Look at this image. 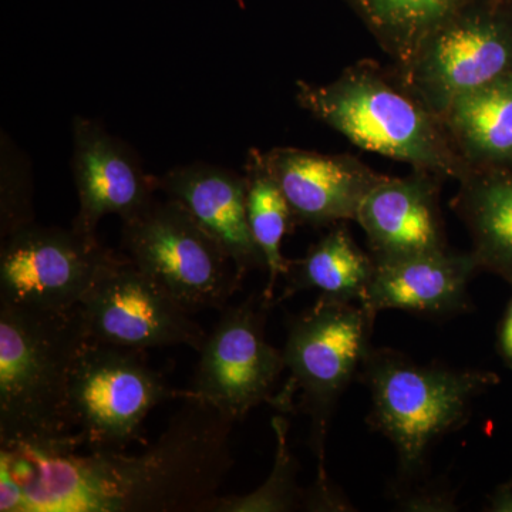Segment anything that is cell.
Wrapping results in <instances>:
<instances>
[{"instance_id":"obj_1","label":"cell","mask_w":512,"mask_h":512,"mask_svg":"<svg viewBox=\"0 0 512 512\" xmlns=\"http://www.w3.org/2000/svg\"><path fill=\"white\" fill-rule=\"evenodd\" d=\"M184 397L156 443L136 456L2 448L0 511H207L234 464L229 437L235 420Z\"/></svg>"},{"instance_id":"obj_2","label":"cell","mask_w":512,"mask_h":512,"mask_svg":"<svg viewBox=\"0 0 512 512\" xmlns=\"http://www.w3.org/2000/svg\"><path fill=\"white\" fill-rule=\"evenodd\" d=\"M89 340L79 305L37 311L0 302V448L79 450L69 390Z\"/></svg>"},{"instance_id":"obj_3","label":"cell","mask_w":512,"mask_h":512,"mask_svg":"<svg viewBox=\"0 0 512 512\" xmlns=\"http://www.w3.org/2000/svg\"><path fill=\"white\" fill-rule=\"evenodd\" d=\"M296 100L350 143L392 160L460 181L470 173L443 120L376 63L359 62L326 84L296 83Z\"/></svg>"},{"instance_id":"obj_4","label":"cell","mask_w":512,"mask_h":512,"mask_svg":"<svg viewBox=\"0 0 512 512\" xmlns=\"http://www.w3.org/2000/svg\"><path fill=\"white\" fill-rule=\"evenodd\" d=\"M359 379L372 397L369 421L396 450L400 476H423L431 447L467 423L478 397L501 382L490 370L419 365L389 348L370 349Z\"/></svg>"},{"instance_id":"obj_5","label":"cell","mask_w":512,"mask_h":512,"mask_svg":"<svg viewBox=\"0 0 512 512\" xmlns=\"http://www.w3.org/2000/svg\"><path fill=\"white\" fill-rule=\"evenodd\" d=\"M375 318L360 303L319 296L311 308L288 322L284 353L289 377L271 404L281 413L302 412L311 419L309 443L326 473V439L340 397L359 377L372 349Z\"/></svg>"},{"instance_id":"obj_6","label":"cell","mask_w":512,"mask_h":512,"mask_svg":"<svg viewBox=\"0 0 512 512\" xmlns=\"http://www.w3.org/2000/svg\"><path fill=\"white\" fill-rule=\"evenodd\" d=\"M394 70L441 119L458 97L512 76L511 0H466Z\"/></svg>"},{"instance_id":"obj_7","label":"cell","mask_w":512,"mask_h":512,"mask_svg":"<svg viewBox=\"0 0 512 512\" xmlns=\"http://www.w3.org/2000/svg\"><path fill=\"white\" fill-rule=\"evenodd\" d=\"M123 248L144 274L190 313L222 311L244 279L224 249L168 198H154L123 221Z\"/></svg>"},{"instance_id":"obj_8","label":"cell","mask_w":512,"mask_h":512,"mask_svg":"<svg viewBox=\"0 0 512 512\" xmlns=\"http://www.w3.org/2000/svg\"><path fill=\"white\" fill-rule=\"evenodd\" d=\"M174 394L144 350L89 340L70 379L74 443L87 451H126L151 410Z\"/></svg>"},{"instance_id":"obj_9","label":"cell","mask_w":512,"mask_h":512,"mask_svg":"<svg viewBox=\"0 0 512 512\" xmlns=\"http://www.w3.org/2000/svg\"><path fill=\"white\" fill-rule=\"evenodd\" d=\"M79 309L94 342L144 352L185 345L200 352L207 339L191 313L127 255L111 256Z\"/></svg>"},{"instance_id":"obj_10","label":"cell","mask_w":512,"mask_h":512,"mask_svg":"<svg viewBox=\"0 0 512 512\" xmlns=\"http://www.w3.org/2000/svg\"><path fill=\"white\" fill-rule=\"evenodd\" d=\"M268 303L255 295L225 306L221 318L200 350L192 387L184 396L217 407L235 421L259 404L271 403L284 353L265 338Z\"/></svg>"},{"instance_id":"obj_11","label":"cell","mask_w":512,"mask_h":512,"mask_svg":"<svg viewBox=\"0 0 512 512\" xmlns=\"http://www.w3.org/2000/svg\"><path fill=\"white\" fill-rule=\"evenodd\" d=\"M113 251L76 229L29 225L2 239L0 302L37 311L76 308Z\"/></svg>"},{"instance_id":"obj_12","label":"cell","mask_w":512,"mask_h":512,"mask_svg":"<svg viewBox=\"0 0 512 512\" xmlns=\"http://www.w3.org/2000/svg\"><path fill=\"white\" fill-rule=\"evenodd\" d=\"M261 156L284 194L295 224L309 227L356 221L366 195L384 177L348 154L278 147Z\"/></svg>"},{"instance_id":"obj_13","label":"cell","mask_w":512,"mask_h":512,"mask_svg":"<svg viewBox=\"0 0 512 512\" xmlns=\"http://www.w3.org/2000/svg\"><path fill=\"white\" fill-rule=\"evenodd\" d=\"M73 177L79 195V212L72 228L97 237L106 215L126 221L154 200L156 178L144 173L140 161L96 121L74 117Z\"/></svg>"},{"instance_id":"obj_14","label":"cell","mask_w":512,"mask_h":512,"mask_svg":"<svg viewBox=\"0 0 512 512\" xmlns=\"http://www.w3.org/2000/svg\"><path fill=\"white\" fill-rule=\"evenodd\" d=\"M441 180L429 171L413 170L406 177L384 175L370 190L355 222L365 231L375 262L448 249L440 207Z\"/></svg>"},{"instance_id":"obj_15","label":"cell","mask_w":512,"mask_h":512,"mask_svg":"<svg viewBox=\"0 0 512 512\" xmlns=\"http://www.w3.org/2000/svg\"><path fill=\"white\" fill-rule=\"evenodd\" d=\"M154 178L157 190L177 202L224 249L242 278L266 269L249 229L247 178L205 163L181 165Z\"/></svg>"},{"instance_id":"obj_16","label":"cell","mask_w":512,"mask_h":512,"mask_svg":"<svg viewBox=\"0 0 512 512\" xmlns=\"http://www.w3.org/2000/svg\"><path fill=\"white\" fill-rule=\"evenodd\" d=\"M375 264L362 303L375 319L387 309L426 316L467 312L471 306L468 284L481 271L473 252L450 248Z\"/></svg>"},{"instance_id":"obj_17","label":"cell","mask_w":512,"mask_h":512,"mask_svg":"<svg viewBox=\"0 0 512 512\" xmlns=\"http://www.w3.org/2000/svg\"><path fill=\"white\" fill-rule=\"evenodd\" d=\"M458 183L453 208L466 225L481 271L512 285V168L471 170Z\"/></svg>"},{"instance_id":"obj_18","label":"cell","mask_w":512,"mask_h":512,"mask_svg":"<svg viewBox=\"0 0 512 512\" xmlns=\"http://www.w3.org/2000/svg\"><path fill=\"white\" fill-rule=\"evenodd\" d=\"M441 120L471 170L512 168V76L458 97Z\"/></svg>"},{"instance_id":"obj_19","label":"cell","mask_w":512,"mask_h":512,"mask_svg":"<svg viewBox=\"0 0 512 512\" xmlns=\"http://www.w3.org/2000/svg\"><path fill=\"white\" fill-rule=\"evenodd\" d=\"M375 269L373 256L356 244L345 222H340L332 225L302 259L291 262L284 298L318 291L323 298L362 305Z\"/></svg>"},{"instance_id":"obj_20","label":"cell","mask_w":512,"mask_h":512,"mask_svg":"<svg viewBox=\"0 0 512 512\" xmlns=\"http://www.w3.org/2000/svg\"><path fill=\"white\" fill-rule=\"evenodd\" d=\"M396 69L410 62L431 30L466 0H348Z\"/></svg>"},{"instance_id":"obj_21","label":"cell","mask_w":512,"mask_h":512,"mask_svg":"<svg viewBox=\"0 0 512 512\" xmlns=\"http://www.w3.org/2000/svg\"><path fill=\"white\" fill-rule=\"evenodd\" d=\"M247 207L252 238L264 255L268 285L265 302H271L279 276L288 274L291 261L282 254V242L295 224L284 194L262 163L261 151L251 150L247 161Z\"/></svg>"},{"instance_id":"obj_22","label":"cell","mask_w":512,"mask_h":512,"mask_svg":"<svg viewBox=\"0 0 512 512\" xmlns=\"http://www.w3.org/2000/svg\"><path fill=\"white\" fill-rule=\"evenodd\" d=\"M276 437L275 463L268 480L258 490L244 495H218L211 512H288L303 507L305 490L296 483L298 463L288 443L289 424L284 416L272 420Z\"/></svg>"},{"instance_id":"obj_23","label":"cell","mask_w":512,"mask_h":512,"mask_svg":"<svg viewBox=\"0 0 512 512\" xmlns=\"http://www.w3.org/2000/svg\"><path fill=\"white\" fill-rule=\"evenodd\" d=\"M2 198H0V227L2 239L19 229L35 224L32 208V187L29 175L22 165H10L8 154L3 151Z\"/></svg>"},{"instance_id":"obj_24","label":"cell","mask_w":512,"mask_h":512,"mask_svg":"<svg viewBox=\"0 0 512 512\" xmlns=\"http://www.w3.org/2000/svg\"><path fill=\"white\" fill-rule=\"evenodd\" d=\"M400 507L406 511H456V495L440 488H413L397 493Z\"/></svg>"},{"instance_id":"obj_25","label":"cell","mask_w":512,"mask_h":512,"mask_svg":"<svg viewBox=\"0 0 512 512\" xmlns=\"http://www.w3.org/2000/svg\"><path fill=\"white\" fill-rule=\"evenodd\" d=\"M497 350L505 366L512 369V298L498 328Z\"/></svg>"},{"instance_id":"obj_26","label":"cell","mask_w":512,"mask_h":512,"mask_svg":"<svg viewBox=\"0 0 512 512\" xmlns=\"http://www.w3.org/2000/svg\"><path fill=\"white\" fill-rule=\"evenodd\" d=\"M490 512H512V478L497 485L493 493L487 497V508Z\"/></svg>"}]
</instances>
